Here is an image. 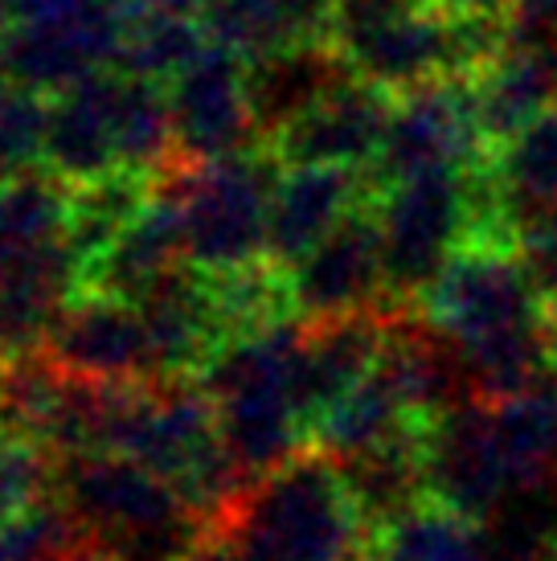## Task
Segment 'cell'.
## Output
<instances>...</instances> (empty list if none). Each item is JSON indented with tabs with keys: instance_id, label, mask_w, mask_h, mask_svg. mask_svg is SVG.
I'll return each instance as SVG.
<instances>
[{
	"instance_id": "obj_1",
	"label": "cell",
	"mask_w": 557,
	"mask_h": 561,
	"mask_svg": "<svg viewBox=\"0 0 557 561\" xmlns=\"http://www.w3.org/2000/svg\"><path fill=\"white\" fill-rule=\"evenodd\" d=\"M370 525L332 455L287 459L238 504L234 546L250 561H356Z\"/></svg>"
},
{
	"instance_id": "obj_2",
	"label": "cell",
	"mask_w": 557,
	"mask_h": 561,
	"mask_svg": "<svg viewBox=\"0 0 557 561\" xmlns=\"http://www.w3.org/2000/svg\"><path fill=\"white\" fill-rule=\"evenodd\" d=\"M275 160L226 152L185 172V185L169 202L181 221V247L197 271H234L266 254L278 188Z\"/></svg>"
},
{
	"instance_id": "obj_3",
	"label": "cell",
	"mask_w": 557,
	"mask_h": 561,
	"mask_svg": "<svg viewBox=\"0 0 557 561\" xmlns=\"http://www.w3.org/2000/svg\"><path fill=\"white\" fill-rule=\"evenodd\" d=\"M373 202L382 226L386 299L394 308H418L451 254L467 242V169L422 172L373 193Z\"/></svg>"
},
{
	"instance_id": "obj_4",
	"label": "cell",
	"mask_w": 557,
	"mask_h": 561,
	"mask_svg": "<svg viewBox=\"0 0 557 561\" xmlns=\"http://www.w3.org/2000/svg\"><path fill=\"white\" fill-rule=\"evenodd\" d=\"M418 308L459 348L496 341L545 320V296L528 279L516 250L496 247L455 250Z\"/></svg>"
},
{
	"instance_id": "obj_5",
	"label": "cell",
	"mask_w": 557,
	"mask_h": 561,
	"mask_svg": "<svg viewBox=\"0 0 557 561\" xmlns=\"http://www.w3.org/2000/svg\"><path fill=\"white\" fill-rule=\"evenodd\" d=\"M488 160V140L476 119L471 82L439 79L394 94L386 140L365 169L373 193L439 169H471Z\"/></svg>"
},
{
	"instance_id": "obj_6",
	"label": "cell",
	"mask_w": 557,
	"mask_h": 561,
	"mask_svg": "<svg viewBox=\"0 0 557 561\" xmlns=\"http://www.w3.org/2000/svg\"><path fill=\"white\" fill-rule=\"evenodd\" d=\"M422 476H427V500L480 525L496 520V513L512 500V483L496 447L488 402L471 398L427 419Z\"/></svg>"
},
{
	"instance_id": "obj_7",
	"label": "cell",
	"mask_w": 557,
	"mask_h": 561,
	"mask_svg": "<svg viewBox=\"0 0 557 561\" xmlns=\"http://www.w3.org/2000/svg\"><path fill=\"white\" fill-rule=\"evenodd\" d=\"M295 308L311 320L361 312L386 299V271H382V226L373 193L349 209L316 247L287 266Z\"/></svg>"
},
{
	"instance_id": "obj_8",
	"label": "cell",
	"mask_w": 557,
	"mask_h": 561,
	"mask_svg": "<svg viewBox=\"0 0 557 561\" xmlns=\"http://www.w3.org/2000/svg\"><path fill=\"white\" fill-rule=\"evenodd\" d=\"M394 94L365 79H349L320 99L311 111L275 131V157L287 169L332 164V169H370L386 140Z\"/></svg>"
},
{
	"instance_id": "obj_9",
	"label": "cell",
	"mask_w": 557,
	"mask_h": 561,
	"mask_svg": "<svg viewBox=\"0 0 557 561\" xmlns=\"http://www.w3.org/2000/svg\"><path fill=\"white\" fill-rule=\"evenodd\" d=\"M169 111L172 140L202 160L238 152L250 127L259 131L247 103V70H238V58L226 46H202V54L177 75Z\"/></svg>"
},
{
	"instance_id": "obj_10",
	"label": "cell",
	"mask_w": 557,
	"mask_h": 561,
	"mask_svg": "<svg viewBox=\"0 0 557 561\" xmlns=\"http://www.w3.org/2000/svg\"><path fill=\"white\" fill-rule=\"evenodd\" d=\"M70 504L91 520L99 533L124 537L136 546H160V537L181 533L177 496L144 463L115 455V459H82L70 471Z\"/></svg>"
},
{
	"instance_id": "obj_11",
	"label": "cell",
	"mask_w": 557,
	"mask_h": 561,
	"mask_svg": "<svg viewBox=\"0 0 557 561\" xmlns=\"http://www.w3.org/2000/svg\"><path fill=\"white\" fill-rule=\"evenodd\" d=\"M132 299L103 296L58 316L54 324V357L66 374L99 381V386H127L139 374H160L152 336Z\"/></svg>"
},
{
	"instance_id": "obj_12",
	"label": "cell",
	"mask_w": 557,
	"mask_h": 561,
	"mask_svg": "<svg viewBox=\"0 0 557 561\" xmlns=\"http://www.w3.org/2000/svg\"><path fill=\"white\" fill-rule=\"evenodd\" d=\"M373 188L361 169H332V164H299L278 176L275 205H271V242L266 254L275 266H295L337 221L356 209Z\"/></svg>"
},
{
	"instance_id": "obj_13",
	"label": "cell",
	"mask_w": 557,
	"mask_h": 561,
	"mask_svg": "<svg viewBox=\"0 0 557 561\" xmlns=\"http://www.w3.org/2000/svg\"><path fill=\"white\" fill-rule=\"evenodd\" d=\"M349 79H353V70L328 37L254 54V62L247 70L250 115L266 136H275L278 127L299 119L304 111H311Z\"/></svg>"
},
{
	"instance_id": "obj_14",
	"label": "cell",
	"mask_w": 557,
	"mask_h": 561,
	"mask_svg": "<svg viewBox=\"0 0 557 561\" xmlns=\"http://www.w3.org/2000/svg\"><path fill=\"white\" fill-rule=\"evenodd\" d=\"M467 82H471L476 119H480V131L488 140V152H492L496 144L516 136L545 107L557 103V54L504 46L480 75H471Z\"/></svg>"
},
{
	"instance_id": "obj_15",
	"label": "cell",
	"mask_w": 557,
	"mask_h": 561,
	"mask_svg": "<svg viewBox=\"0 0 557 561\" xmlns=\"http://www.w3.org/2000/svg\"><path fill=\"white\" fill-rule=\"evenodd\" d=\"M488 172L500 193V209L512 238L521 242L528 226L557 209V103L533 124L488 152Z\"/></svg>"
},
{
	"instance_id": "obj_16",
	"label": "cell",
	"mask_w": 557,
	"mask_h": 561,
	"mask_svg": "<svg viewBox=\"0 0 557 561\" xmlns=\"http://www.w3.org/2000/svg\"><path fill=\"white\" fill-rule=\"evenodd\" d=\"M337 0H209L205 33L234 54H266V49L328 37Z\"/></svg>"
},
{
	"instance_id": "obj_17",
	"label": "cell",
	"mask_w": 557,
	"mask_h": 561,
	"mask_svg": "<svg viewBox=\"0 0 557 561\" xmlns=\"http://www.w3.org/2000/svg\"><path fill=\"white\" fill-rule=\"evenodd\" d=\"M70 234V202L46 176H13L0 185V254L33 250Z\"/></svg>"
},
{
	"instance_id": "obj_18",
	"label": "cell",
	"mask_w": 557,
	"mask_h": 561,
	"mask_svg": "<svg viewBox=\"0 0 557 561\" xmlns=\"http://www.w3.org/2000/svg\"><path fill=\"white\" fill-rule=\"evenodd\" d=\"M46 119L49 111L25 82L0 87V172H16L46 157Z\"/></svg>"
},
{
	"instance_id": "obj_19",
	"label": "cell",
	"mask_w": 557,
	"mask_h": 561,
	"mask_svg": "<svg viewBox=\"0 0 557 561\" xmlns=\"http://www.w3.org/2000/svg\"><path fill=\"white\" fill-rule=\"evenodd\" d=\"M516 259L525 263L528 279L537 283L545 299H557V209L528 226L516 242Z\"/></svg>"
},
{
	"instance_id": "obj_20",
	"label": "cell",
	"mask_w": 557,
	"mask_h": 561,
	"mask_svg": "<svg viewBox=\"0 0 557 561\" xmlns=\"http://www.w3.org/2000/svg\"><path fill=\"white\" fill-rule=\"evenodd\" d=\"M209 0H139V9H164V13H193L205 9Z\"/></svg>"
},
{
	"instance_id": "obj_21",
	"label": "cell",
	"mask_w": 557,
	"mask_h": 561,
	"mask_svg": "<svg viewBox=\"0 0 557 561\" xmlns=\"http://www.w3.org/2000/svg\"><path fill=\"white\" fill-rule=\"evenodd\" d=\"M356 561H398V558H394V553H389V549L382 546L377 537H373L370 546H365V549H361V553H356Z\"/></svg>"
},
{
	"instance_id": "obj_22",
	"label": "cell",
	"mask_w": 557,
	"mask_h": 561,
	"mask_svg": "<svg viewBox=\"0 0 557 561\" xmlns=\"http://www.w3.org/2000/svg\"><path fill=\"white\" fill-rule=\"evenodd\" d=\"M545 561H557V533H554V541H549V549H545Z\"/></svg>"
}]
</instances>
